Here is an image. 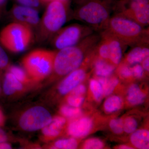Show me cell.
<instances>
[{
  "mask_svg": "<svg viewBox=\"0 0 149 149\" xmlns=\"http://www.w3.org/2000/svg\"><path fill=\"white\" fill-rule=\"evenodd\" d=\"M100 33L104 36L107 41L109 50V62L114 66L119 65L123 52L128 47L107 30H104Z\"/></svg>",
  "mask_w": 149,
  "mask_h": 149,
  "instance_id": "8fae6325",
  "label": "cell"
},
{
  "mask_svg": "<svg viewBox=\"0 0 149 149\" xmlns=\"http://www.w3.org/2000/svg\"><path fill=\"white\" fill-rule=\"evenodd\" d=\"M7 0H0V9L3 8L6 3Z\"/></svg>",
  "mask_w": 149,
  "mask_h": 149,
  "instance_id": "f35d334b",
  "label": "cell"
},
{
  "mask_svg": "<svg viewBox=\"0 0 149 149\" xmlns=\"http://www.w3.org/2000/svg\"><path fill=\"white\" fill-rule=\"evenodd\" d=\"M113 14L136 22L144 27L149 24V0H116Z\"/></svg>",
  "mask_w": 149,
  "mask_h": 149,
  "instance_id": "ba28073f",
  "label": "cell"
},
{
  "mask_svg": "<svg viewBox=\"0 0 149 149\" xmlns=\"http://www.w3.org/2000/svg\"><path fill=\"white\" fill-rule=\"evenodd\" d=\"M138 126V123L135 118L128 117L125 119L123 123V130L128 133L135 132Z\"/></svg>",
  "mask_w": 149,
  "mask_h": 149,
  "instance_id": "484cf974",
  "label": "cell"
},
{
  "mask_svg": "<svg viewBox=\"0 0 149 149\" xmlns=\"http://www.w3.org/2000/svg\"><path fill=\"white\" fill-rule=\"evenodd\" d=\"M6 140V135L4 131L0 128V143L4 142Z\"/></svg>",
  "mask_w": 149,
  "mask_h": 149,
  "instance_id": "d590c367",
  "label": "cell"
},
{
  "mask_svg": "<svg viewBox=\"0 0 149 149\" xmlns=\"http://www.w3.org/2000/svg\"><path fill=\"white\" fill-rule=\"evenodd\" d=\"M22 88V83L8 71L6 74L3 84V91L6 95H13L17 91H21Z\"/></svg>",
  "mask_w": 149,
  "mask_h": 149,
  "instance_id": "e0dca14e",
  "label": "cell"
},
{
  "mask_svg": "<svg viewBox=\"0 0 149 149\" xmlns=\"http://www.w3.org/2000/svg\"><path fill=\"white\" fill-rule=\"evenodd\" d=\"M95 32L85 24H72L62 27L51 38V45L56 50L75 45Z\"/></svg>",
  "mask_w": 149,
  "mask_h": 149,
  "instance_id": "52a82bcc",
  "label": "cell"
},
{
  "mask_svg": "<svg viewBox=\"0 0 149 149\" xmlns=\"http://www.w3.org/2000/svg\"><path fill=\"white\" fill-rule=\"evenodd\" d=\"M99 82L101 85L103 95L105 96L111 95L119 83L117 78H108L106 77L100 78Z\"/></svg>",
  "mask_w": 149,
  "mask_h": 149,
  "instance_id": "ffe728a7",
  "label": "cell"
},
{
  "mask_svg": "<svg viewBox=\"0 0 149 149\" xmlns=\"http://www.w3.org/2000/svg\"><path fill=\"white\" fill-rule=\"evenodd\" d=\"M90 85L95 99L97 101H100L103 95V92L101 84L99 81L93 79L90 81Z\"/></svg>",
  "mask_w": 149,
  "mask_h": 149,
  "instance_id": "d4e9b609",
  "label": "cell"
},
{
  "mask_svg": "<svg viewBox=\"0 0 149 149\" xmlns=\"http://www.w3.org/2000/svg\"><path fill=\"white\" fill-rule=\"evenodd\" d=\"M21 5L30 7L34 8L40 7L42 3V0H15Z\"/></svg>",
  "mask_w": 149,
  "mask_h": 149,
  "instance_id": "f546056e",
  "label": "cell"
},
{
  "mask_svg": "<svg viewBox=\"0 0 149 149\" xmlns=\"http://www.w3.org/2000/svg\"><path fill=\"white\" fill-rule=\"evenodd\" d=\"M126 55L125 60L130 65L139 64L149 56V44L134 46Z\"/></svg>",
  "mask_w": 149,
  "mask_h": 149,
  "instance_id": "5bb4252c",
  "label": "cell"
},
{
  "mask_svg": "<svg viewBox=\"0 0 149 149\" xmlns=\"http://www.w3.org/2000/svg\"><path fill=\"white\" fill-rule=\"evenodd\" d=\"M100 39V33L95 32L75 45L56 50L53 71L57 75L64 76L79 68L95 49Z\"/></svg>",
  "mask_w": 149,
  "mask_h": 149,
  "instance_id": "6da1fadb",
  "label": "cell"
},
{
  "mask_svg": "<svg viewBox=\"0 0 149 149\" xmlns=\"http://www.w3.org/2000/svg\"><path fill=\"white\" fill-rule=\"evenodd\" d=\"M105 30L114 35L127 47L149 44V27L117 14H113Z\"/></svg>",
  "mask_w": 149,
  "mask_h": 149,
  "instance_id": "3957f363",
  "label": "cell"
},
{
  "mask_svg": "<svg viewBox=\"0 0 149 149\" xmlns=\"http://www.w3.org/2000/svg\"><path fill=\"white\" fill-rule=\"evenodd\" d=\"M48 3L37 27V37L40 42L51 40L63 27L70 15V1H54Z\"/></svg>",
  "mask_w": 149,
  "mask_h": 149,
  "instance_id": "277c9868",
  "label": "cell"
},
{
  "mask_svg": "<svg viewBox=\"0 0 149 149\" xmlns=\"http://www.w3.org/2000/svg\"><path fill=\"white\" fill-rule=\"evenodd\" d=\"M10 15L14 22L25 24L32 28L38 27L40 19L36 9L21 5H14L10 11Z\"/></svg>",
  "mask_w": 149,
  "mask_h": 149,
  "instance_id": "30bf717a",
  "label": "cell"
},
{
  "mask_svg": "<svg viewBox=\"0 0 149 149\" xmlns=\"http://www.w3.org/2000/svg\"><path fill=\"white\" fill-rule=\"evenodd\" d=\"M146 98V95L141 91L139 85L133 84L128 89L127 100L131 104L137 105L143 103Z\"/></svg>",
  "mask_w": 149,
  "mask_h": 149,
  "instance_id": "ac0fdd59",
  "label": "cell"
},
{
  "mask_svg": "<svg viewBox=\"0 0 149 149\" xmlns=\"http://www.w3.org/2000/svg\"><path fill=\"white\" fill-rule=\"evenodd\" d=\"M119 148L121 149H133V148H132L131 147L126 146V145H121L119 147Z\"/></svg>",
  "mask_w": 149,
  "mask_h": 149,
  "instance_id": "ab89813d",
  "label": "cell"
},
{
  "mask_svg": "<svg viewBox=\"0 0 149 149\" xmlns=\"http://www.w3.org/2000/svg\"><path fill=\"white\" fill-rule=\"evenodd\" d=\"M109 125L112 131L116 134H120L123 131V121L120 118L113 119L111 120Z\"/></svg>",
  "mask_w": 149,
  "mask_h": 149,
  "instance_id": "f1b7e54d",
  "label": "cell"
},
{
  "mask_svg": "<svg viewBox=\"0 0 149 149\" xmlns=\"http://www.w3.org/2000/svg\"><path fill=\"white\" fill-rule=\"evenodd\" d=\"M142 65L141 66L143 67L144 70L146 71H149V57H148L142 62Z\"/></svg>",
  "mask_w": 149,
  "mask_h": 149,
  "instance_id": "e575fe53",
  "label": "cell"
},
{
  "mask_svg": "<svg viewBox=\"0 0 149 149\" xmlns=\"http://www.w3.org/2000/svg\"><path fill=\"white\" fill-rule=\"evenodd\" d=\"M60 111L63 115L68 118H75L82 114V111L79 108L67 105L62 107Z\"/></svg>",
  "mask_w": 149,
  "mask_h": 149,
  "instance_id": "cb8c5ba5",
  "label": "cell"
},
{
  "mask_svg": "<svg viewBox=\"0 0 149 149\" xmlns=\"http://www.w3.org/2000/svg\"><path fill=\"white\" fill-rule=\"evenodd\" d=\"M132 70L133 76L137 78H141L144 74V70L140 65L136 64L135 66L132 68Z\"/></svg>",
  "mask_w": 149,
  "mask_h": 149,
  "instance_id": "d6a6232c",
  "label": "cell"
},
{
  "mask_svg": "<svg viewBox=\"0 0 149 149\" xmlns=\"http://www.w3.org/2000/svg\"><path fill=\"white\" fill-rule=\"evenodd\" d=\"M8 57L3 50L0 47V68H3L7 65Z\"/></svg>",
  "mask_w": 149,
  "mask_h": 149,
  "instance_id": "1f68e13d",
  "label": "cell"
},
{
  "mask_svg": "<svg viewBox=\"0 0 149 149\" xmlns=\"http://www.w3.org/2000/svg\"><path fill=\"white\" fill-rule=\"evenodd\" d=\"M122 100L118 96H112L107 99L104 104L105 111L107 113L114 112L121 108Z\"/></svg>",
  "mask_w": 149,
  "mask_h": 149,
  "instance_id": "44dd1931",
  "label": "cell"
},
{
  "mask_svg": "<svg viewBox=\"0 0 149 149\" xmlns=\"http://www.w3.org/2000/svg\"><path fill=\"white\" fill-rule=\"evenodd\" d=\"M67 75L59 86V92L63 95L70 93L85 80L86 70L81 66Z\"/></svg>",
  "mask_w": 149,
  "mask_h": 149,
  "instance_id": "7c38bea8",
  "label": "cell"
},
{
  "mask_svg": "<svg viewBox=\"0 0 149 149\" xmlns=\"http://www.w3.org/2000/svg\"><path fill=\"white\" fill-rule=\"evenodd\" d=\"M73 1H74V3L77 5L83 2L86 0H73Z\"/></svg>",
  "mask_w": 149,
  "mask_h": 149,
  "instance_id": "b9f144b4",
  "label": "cell"
},
{
  "mask_svg": "<svg viewBox=\"0 0 149 149\" xmlns=\"http://www.w3.org/2000/svg\"><path fill=\"white\" fill-rule=\"evenodd\" d=\"M56 52L38 49L25 56L22 63L28 76L36 81L49 76L53 70Z\"/></svg>",
  "mask_w": 149,
  "mask_h": 149,
  "instance_id": "5b68a950",
  "label": "cell"
},
{
  "mask_svg": "<svg viewBox=\"0 0 149 149\" xmlns=\"http://www.w3.org/2000/svg\"><path fill=\"white\" fill-rule=\"evenodd\" d=\"M70 1V0H42V1L43 3H48L50 2L51 1Z\"/></svg>",
  "mask_w": 149,
  "mask_h": 149,
  "instance_id": "74e56055",
  "label": "cell"
},
{
  "mask_svg": "<svg viewBox=\"0 0 149 149\" xmlns=\"http://www.w3.org/2000/svg\"><path fill=\"white\" fill-rule=\"evenodd\" d=\"M131 143L137 148L148 149L149 148V132L142 129L134 132L130 137Z\"/></svg>",
  "mask_w": 149,
  "mask_h": 149,
  "instance_id": "2e32d148",
  "label": "cell"
},
{
  "mask_svg": "<svg viewBox=\"0 0 149 149\" xmlns=\"http://www.w3.org/2000/svg\"><path fill=\"white\" fill-rule=\"evenodd\" d=\"M93 126V120L91 118H82L70 123L68 130L69 135L72 137L83 138L89 134Z\"/></svg>",
  "mask_w": 149,
  "mask_h": 149,
  "instance_id": "4fadbf2b",
  "label": "cell"
},
{
  "mask_svg": "<svg viewBox=\"0 0 149 149\" xmlns=\"http://www.w3.org/2000/svg\"><path fill=\"white\" fill-rule=\"evenodd\" d=\"M33 38L31 27L14 22L7 25L0 32V42L2 45L14 53L25 50L31 44Z\"/></svg>",
  "mask_w": 149,
  "mask_h": 149,
  "instance_id": "8992f818",
  "label": "cell"
},
{
  "mask_svg": "<svg viewBox=\"0 0 149 149\" xmlns=\"http://www.w3.org/2000/svg\"><path fill=\"white\" fill-rule=\"evenodd\" d=\"M3 121V116L1 111L0 109V124H1Z\"/></svg>",
  "mask_w": 149,
  "mask_h": 149,
  "instance_id": "60d3db41",
  "label": "cell"
},
{
  "mask_svg": "<svg viewBox=\"0 0 149 149\" xmlns=\"http://www.w3.org/2000/svg\"><path fill=\"white\" fill-rule=\"evenodd\" d=\"M85 100V98L82 95L70 94L67 102L70 105L75 107H79Z\"/></svg>",
  "mask_w": 149,
  "mask_h": 149,
  "instance_id": "83f0119b",
  "label": "cell"
},
{
  "mask_svg": "<svg viewBox=\"0 0 149 149\" xmlns=\"http://www.w3.org/2000/svg\"><path fill=\"white\" fill-rule=\"evenodd\" d=\"M95 71L97 76L107 77L114 71L115 66L107 61L99 59L95 63Z\"/></svg>",
  "mask_w": 149,
  "mask_h": 149,
  "instance_id": "d6986e66",
  "label": "cell"
},
{
  "mask_svg": "<svg viewBox=\"0 0 149 149\" xmlns=\"http://www.w3.org/2000/svg\"><path fill=\"white\" fill-rule=\"evenodd\" d=\"M120 74L124 78H128L133 76L132 68L127 65H123L120 67Z\"/></svg>",
  "mask_w": 149,
  "mask_h": 149,
  "instance_id": "4dcf8cb0",
  "label": "cell"
},
{
  "mask_svg": "<svg viewBox=\"0 0 149 149\" xmlns=\"http://www.w3.org/2000/svg\"><path fill=\"white\" fill-rule=\"evenodd\" d=\"M9 72L12 73L15 77L22 83H26L29 81V76L26 71L19 67L12 65L9 68Z\"/></svg>",
  "mask_w": 149,
  "mask_h": 149,
  "instance_id": "603a6c76",
  "label": "cell"
},
{
  "mask_svg": "<svg viewBox=\"0 0 149 149\" xmlns=\"http://www.w3.org/2000/svg\"><path fill=\"white\" fill-rule=\"evenodd\" d=\"M116 1L86 0L77 5L72 17L100 33L107 29Z\"/></svg>",
  "mask_w": 149,
  "mask_h": 149,
  "instance_id": "7a4b0ae2",
  "label": "cell"
},
{
  "mask_svg": "<svg viewBox=\"0 0 149 149\" xmlns=\"http://www.w3.org/2000/svg\"><path fill=\"white\" fill-rule=\"evenodd\" d=\"M52 116L47 110L41 106H36L27 110L22 116L19 124L23 130L34 131L40 130L49 124Z\"/></svg>",
  "mask_w": 149,
  "mask_h": 149,
  "instance_id": "9c48e42d",
  "label": "cell"
},
{
  "mask_svg": "<svg viewBox=\"0 0 149 149\" xmlns=\"http://www.w3.org/2000/svg\"><path fill=\"white\" fill-rule=\"evenodd\" d=\"M77 147V141L74 139H62L58 140L54 144V148L74 149Z\"/></svg>",
  "mask_w": 149,
  "mask_h": 149,
  "instance_id": "7402d4cb",
  "label": "cell"
},
{
  "mask_svg": "<svg viewBox=\"0 0 149 149\" xmlns=\"http://www.w3.org/2000/svg\"><path fill=\"white\" fill-rule=\"evenodd\" d=\"M104 144L102 141L97 139H91L85 141L83 148L85 149H100L103 148Z\"/></svg>",
  "mask_w": 149,
  "mask_h": 149,
  "instance_id": "4316f807",
  "label": "cell"
},
{
  "mask_svg": "<svg viewBox=\"0 0 149 149\" xmlns=\"http://www.w3.org/2000/svg\"><path fill=\"white\" fill-rule=\"evenodd\" d=\"M11 148L10 145L4 142L0 143V149H9Z\"/></svg>",
  "mask_w": 149,
  "mask_h": 149,
  "instance_id": "8d00e7d4",
  "label": "cell"
},
{
  "mask_svg": "<svg viewBox=\"0 0 149 149\" xmlns=\"http://www.w3.org/2000/svg\"><path fill=\"white\" fill-rule=\"evenodd\" d=\"M86 88L84 85H79L71 91L70 94L83 96L86 92Z\"/></svg>",
  "mask_w": 149,
  "mask_h": 149,
  "instance_id": "836d02e7",
  "label": "cell"
},
{
  "mask_svg": "<svg viewBox=\"0 0 149 149\" xmlns=\"http://www.w3.org/2000/svg\"><path fill=\"white\" fill-rule=\"evenodd\" d=\"M66 120L61 116H55L50 122L42 128V133L47 139H52L58 136L65 125Z\"/></svg>",
  "mask_w": 149,
  "mask_h": 149,
  "instance_id": "9a60e30c",
  "label": "cell"
}]
</instances>
